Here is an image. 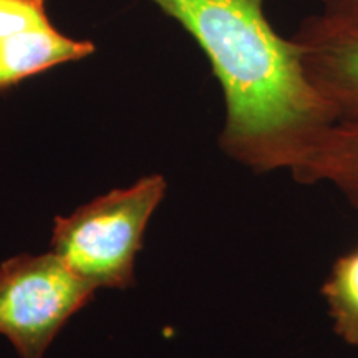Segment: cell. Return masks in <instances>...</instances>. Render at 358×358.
<instances>
[{
	"label": "cell",
	"instance_id": "obj_1",
	"mask_svg": "<svg viewBox=\"0 0 358 358\" xmlns=\"http://www.w3.org/2000/svg\"><path fill=\"white\" fill-rule=\"evenodd\" d=\"M211 64L224 96L221 150L257 174L297 166L335 124L303 75L297 45L267 19V0H150Z\"/></svg>",
	"mask_w": 358,
	"mask_h": 358
},
{
	"label": "cell",
	"instance_id": "obj_2",
	"mask_svg": "<svg viewBox=\"0 0 358 358\" xmlns=\"http://www.w3.org/2000/svg\"><path fill=\"white\" fill-rule=\"evenodd\" d=\"M164 194V178L151 174L55 217L52 252L95 289L129 287L148 222Z\"/></svg>",
	"mask_w": 358,
	"mask_h": 358
},
{
	"label": "cell",
	"instance_id": "obj_3",
	"mask_svg": "<svg viewBox=\"0 0 358 358\" xmlns=\"http://www.w3.org/2000/svg\"><path fill=\"white\" fill-rule=\"evenodd\" d=\"M95 290L53 252L8 259L0 266V335L20 358H43Z\"/></svg>",
	"mask_w": 358,
	"mask_h": 358
},
{
	"label": "cell",
	"instance_id": "obj_4",
	"mask_svg": "<svg viewBox=\"0 0 358 358\" xmlns=\"http://www.w3.org/2000/svg\"><path fill=\"white\" fill-rule=\"evenodd\" d=\"M292 40L307 82L332 111L335 124L358 129V25L315 13Z\"/></svg>",
	"mask_w": 358,
	"mask_h": 358
},
{
	"label": "cell",
	"instance_id": "obj_5",
	"mask_svg": "<svg viewBox=\"0 0 358 358\" xmlns=\"http://www.w3.org/2000/svg\"><path fill=\"white\" fill-rule=\"evenodd\" d=\"M95 45L66 37L55 25L32 32L0 35V92L69 62L92 55Z\"/></svg>",
	"mask_w": 358,
	"mask_h": 358
},
{
	"label": "cell",
	"instance_id": "obj_6",
	"mask_svg": "<svg viewBox=\"0 0 358 358\" xmlns=\"http://www.w3.org/2000/svg\"><path fill=\"white\" fill-rule=\"evenodd\" d=\"M290 174L302 185L332 186L358 209V129L327 128Z\"/></svg>",
	"mask_w": 358,
	"mask_h": 358
},
{
	"label": "cell",
	"instance_id": "obj_7",
	"mask_svg": "<svg viewBox=\"0 0 358 358\" xmlns=\"http://www.w3.org/2000/svg\"><path fill=\"white\" fill-rule=\"evenodd\" d=\"M334 332L348 345H358V248L340 256L322 285Z\"/></svg>",
	"mask_w": 358,
	"mask_h": 358
},
{
	"label": "cell",
	"instance_id": "obj_8",
	"mask_svg": "<svg viewBox=\"0 0 358 358\" xmlns=\"http://www.w3.org/2000/svg\"><path fill=\"white\" fill-rule=\"evenodd\" d=\"M45 0H0V35L48 29Z\"/></svg>",
	"mask_w": 358,
	"mask_h": 358
},
{
	"label": "cell",
	"instance_id": "obj_9",
	"mask_svg": "<svg viewBox=\"0 0 358 358\" xmlns=\"http://www.w3.org/2000/svg\"><path fill=\"white\" fill-rule=\"evenodd\" d=\"M320 15L345 25H358V0H320Z\"/></svg>",
	"mask_w": 358,
	"mask_h": 358
}]
</instances>
